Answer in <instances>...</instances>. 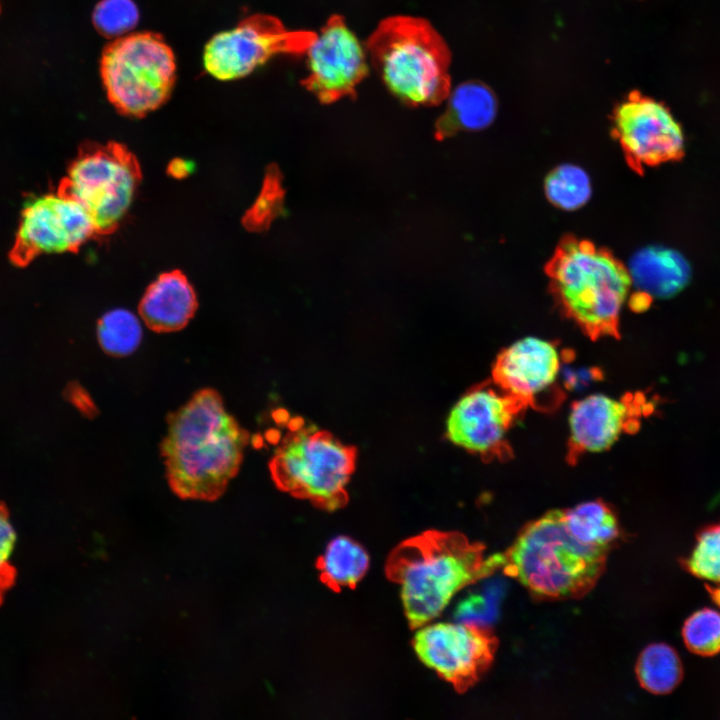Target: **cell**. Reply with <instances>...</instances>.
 Wrapping results in <instances>:
<instances>
[{"label":"cell","mask_w":720,"mask_h":720,"mask_svg":"<svg viewBox=\"0 0 720 720\" xmlns=\"http://www.w3.org/2000/svg\"><path fill=\"white\" fill-rule=\"evenodd\" d=\"M166 420L160 452L171 490L184 500H217L239 472L248 431L213 388L194 393Z\"/></svg>","instance_id":"6da1fadb"},{"label":"cell","mask_w":720,"mask_h":720,"mask_svg":"<svg viewBox=\"0 0 720 720\" xmlns=\"http://www.w3.org/2000/svg\"><path fill=\"white\" fill-rule=\"evenodd\" d=\"M501 566L502 553L485 557V546L460 532L427 530L392 550L385 573L400 586L405 615L417 629L436 618L457 592Z\"/></svg>","instance_id":"7a4b0ae2"},{"label":"cell","mask_w":720,"mask_h":720,"mask_svg":"<svg viewBox=\"0 0 720 720\" xmlns=\"http://www.w3.org/2000/svg\"><path fill=\"white\" fill-rule=\"evenodd\" d=\"M610 551L584 545L567 529L563 509L522 527L502 553V571L541 600L578 599L596 585Z\"/></svg>","instance_id":"3957f363"},{"label":"cell","mask_w":720,"mask_h":720,"mask_svg":"<svg viewBox=\"0 0 720 720\" xmlns=\"http://www.w3.org/2000/svg\"><path fill=\"white\" fill-rule=\"evenodd\" d=\"M560 311L592 340L619 337V317L632 284L608 249L567 235L545 266Z\"/></svg>","instance_id":"277c9868"},{"label":"cell","mask_w":720,"mask_h":720,"mask_svg":"<svg viewBox=\"0 0 720 720\" xmlns=\"http://www.w3.org/2000/svg\"><path fill=\"white\" fill-rule=\"evenodd\" d=\"M369 60L385 87L407 106H435L451 91L450 50L424 18L383 19L366 42Z\"/></svg>","instance_id":"5b68a950"},{"label":"cell","mask_w":720,"mask_h":720,"mask_svg":"<svg viewBox=\"0 0 720 720\" xmlns=\"http://www.w3.org/2000/svg\"><path fill=\"white\" fill-rule=\"evenodd\" d=\"M356 460L355 447L294 419L269 462V470L281 491L335 511L348 502L346 488Z\"/></svg>","instance_id":"8992f818"},{"label":"cell","mask_w":720,"mask_h":720,"mask_svg":"<svg viewBox=\"0 0 720 720\" xmlns=\"http://www.w3.org/2000/svg\"><path fill=\"white\" fill-rule=\"evenodd\" d=\"M100 71L109 101L133 117L164 104L176 79L173 51L151 32L124 35L106 45Z\"/></svg>","instance_id":"52a82bcc"},{"label":"cell","mask_w":720,"mask_h":720,"mask_svg":"<svg viewBox=\"0 0 720 720\" xmlns=\"http://www.w3.org/2000/svg\"><path fill=\"white\" fill-rule=\"evenodd\" d=\"M140 179L139 163L124 145L90 143L82 146L58 190L80 202L98 234L105 235L126 215Z\"/></svg>","instance_id":"ba28073f"},{"label":"cell","mask_w":720,"mask_h":720,"mask_svg":"<svg viewBox=\"0 0 720 720\" xmlns=\"http://www.w3.org/2000/svg\"><path fill=\"white\" fill-rule=\"evenodd\" d=\"M316 34L309 30L288 29L271 15L255 14L234 28L217 33L207 42L204 67L218 80L242 78L273 56L305 53Z\"/></svg>","instance_id":"9c48e42d"},{"label":"cell","mask_w":720,"mask_h":720,"mask_svg":"<svg viewBox=\"0 0 720 720\" xmlns=\"http://www.w3.org/2000/svg\"><path fill=\"white\" fill-rule=\"evenodd\" d=\"M417 629L418 658L459 693L474 686L494 661L499 641L486 624L440 622Z\"/></svg>","instance_id":"30bf717a"},{"label":"cell","mask_w":720,"mask_h":720,"mask_svg":"<svg viewBox=\"0 0 720 720\" xmlns=\"http://www.w3.org/2000/svg\"><path fill=\"white\" fill-rule=\"evenodd\" d=\"M526 408L493 381H486L470 388L455 403L447 418L446 437L485 461L506 460L512 456L507 435Z\"/></svg>","instance_id":"8fae6325"},{"label":"cell","mask_w":720,"mask_h":720,"mask_svg":"<svg viewBox=\"0 0 720 720\" xmlns=\"http://www.w3.org/2000/svg\"><path fill=\"white\" fill-rule=\"evenodd\" d=\"M95 235L88 210L58 190L25 203L10 258L24 266L42 254L76 251Z\"/></svg>","instance_id":"7c38bea8"},{"label":"cell","mask_w":720,"mask_h":720,"mask_svg":"<svg viewBox=\"0 0 720 720\" xmlns=\"http://www.w3.org/2000/svg\"><path fill=\"white\" fill-rule=\"evenodd\" d=\"M612 133L629 166L639 173L645 167L679 159L684 152L680 124L661 102L630 92L612 115Z\"/></svg>","instance_id":"4fadbf2b"},{"label":"cell","mask_w":720,"mask_h":720,"mask_svg":"<svg viewBox=\"0 0 720 720\" xmlns=\"http://www.w3.org/2000/svg\"><path fill=\"white\" fill-rule=\"evenodd\" d=\"M305 53L308 74L301 84L322 104L354 98L369 72L366 47L338 14L328 18Z\"/></svg>","instance_id":"5bb4252c"},{"label":"cell","mask_w":720,"mask_h":720,"mask_svg":"<svg viewBox=\"0 0 720 720\" xmlns=\"http://www.w3.org/2000/svg\"><path fill=\"white\" fill-rule=\"evenodd\" d=\"M556 346L537 337H524L504 348L492 367V381L527 407L536 408L539 397L552 392L560 371Z\"/></svg>","instance_id":"9a60e30c"},{"label":"cell","mask_w":720,"mask_h":720,"mask_svg":"<svg viewBox=\"0 0 720 720\" xmlns=\"http://www.w3.org/2000/svg\"><path fill=\"white\" fill-rule=\"evenodd\" d=\"M642 403L643 399L633 396L617 400L603 394L574 402L569 414V463H575L584 453L607 450L623 432L637 427Z\"/></svg>","instance_id":"2e32d148"},{"label":"cell","mask_w":720,"mask_h":720,"mask_svg":"<svg viewBox=\"0 0 720 720\" xmlns=\"http://www.w3.org/2000/svg\"><path fill=\"white\" fill-rule=\"evenodd\" d=\"M197 307L194 288L182 272L174 270L162 273L147 287L138 311L149 329L168 333L186 327Z\"/></svg>","instance_id":"e0dca14e"},{"label":"cell","mask_w":720,"mask_h":720,"mask_svg":"<svg viewBox=\"0 0 720 720\" xmlns=\"http://www.w3.org/2000/svg\"><path fill=\"white\" fill-rule=\"evenodd\" d=\"M443 114L435 123L434 136L438 141L460 131H477L488 127L497 113L493 91L480 81H467L448 95Z\"/></svg>","instance_id":"ac0fdd59"},{"label":"cell","mask_w":720,"mask_h":720,"mask_svg":"<svg viewBox=\"0 0 720 720\" xmlns=\"http://www.w3.org/2000/svg\"><path fill=\"white\" fill-rule=\"evenodd\" d=\"M629 273L638 291L651 299L669 297L680 291L688 282L689 266L676 251L649 247L636 253Z\"/></svg>","instance_id":"d6986e66"},{"label":"cell","mask_w":720,"mask_h":720,"mask_svg":"<svg viewBox=\"0 0 720 720\" xmlns=\"http://www.w3.org/2000/svg\"><path fill=\"white\" fill-rule=\"evenodd\" d=\"M320 580L333 591L353 588L369 567V555L356 541L338 536L326 546L317 561Z\"/></svg>","instance_id":"ffe728a7"},{"label":"cell","mask_w":720,"mask_h":720,"mask_svg":"<svg viewBox=\"0 0 720 720\" xmlns=\"http://www.w3.org/2000/svg\"><path fill=\"white\" fill-rule=\"evenodd\" d=\"M563 520L568 531L584 545L610 551L620 537L616 512L602 500L563 510Z\"/></svg>","instance_id":"44dd1931"},{"label":"cell","mask_w":720,"mask_h":720,"mask_svg":"<svg viewBox=\"0 0 720 720\" xmlns=\"http://www.w3.org/2000/svg\"><path fill=\"white\" fill-rule=\"evenodd\" d=\"M635 670L642 688L658 695L674 690L683 676L677 652L664 643L647 646L639 655Z\"/></svg>","instance_id":"7402d4cb"},{"label":"cell","mask_w":720,"mask_h":720,"mask_svg":"<svg viewBox=\"0 0 720 720\" xmlns=\"http://www.w3.org/2000/svg\"><path fill=\"white\" fill-rule=\"evenodd\" d=\"M141 324L131 311L118 308L105 313L97 323V338L102 350L113 357L132 354L142 340Z\"/></svg>","instance_id":"603a6c76"},{"label":"cell","mask_w":720,"mask_h":720,"mask_svg":"<svg viewBox=\"0 0 720 720\" xmlns=\"http://www.w3.org/2000/svg\"><path fill=\"white\" fill-rule=\"evenodd\" d=\"M544 191L554 206L568 211L582 207L592 192L588 174L571 164L554 168L544 181Z\"/></svg>","instance_id":"cb8c5ba5"},{"label":"cell","mask_w":720,"mask_h":720,"mask_svg":"<svg viewBox=\"0 0 720 720\" xmlns=\"http://www.w3.org/2000/svg\"><path fill=\"white\" fill-rule=\"evenodd\" d=\"M285 190L282 174L276 164H270L266 170L259 195L247 209L243 226L250 232H263L281 215L284 209Z\"/></svg>","instance_id":"d4e9b609"},{"label":"cell","mask_w":720,"mask_h":720,"mask_svg":"<svg viewBox=\"0 0 720 720\" xmlns=\"http://www.w3.org/2000/svg\"><path fill=\"white\" fill-rule=\"evenodd\" d=\"M682 636L687 648L701 656H713L720 652V613L701 609L684 623Z\"/></svg>","instance_id":"484cf974"},{"label":"cell","mask_w":720,"mask_h":720,"mask_svg":"<svg viewBox=\"0 0 720 720\" xmlns=\"http://www.w3.org/2000/svg\"><path fill=\"white\" fill-rule=\"evenodd\" d=\"M686 567L699 578L720 583V523L698 535Z\"/></svg>","instance_id":"4316f807"},{"label":"cell","mask_w":720,"mask_h":720,"mask_svg":"<svg viewBox=\"0 0 720 720\" xmlns=\"http://www.w3.org/2000/svg\"><path fill=\"white\" fill-rule=\"evenodd\" d=\"M139 18L132 0H102L93 12L96 29L107 37H117L132 30Z\"/></svg>","instance_id":"83f0119b"},{"label":"cell","mask_w":720,"mask_h":720,"mask_svg":"<svg viewBox=\"0 0 720 720\" xmlns=\"http://www.w3.org/2000/svg\"><path fill=\"white\" fill-rule=\"evenodd\" d=\"M16 533L6 510L0 505V600L13 579L10 560L15 548Z\"/></svg>","instance_id":"f1b7e54d"},{"label":"cell","mask_w":720,"mask_h":720,"mask_svg":"<svg viewBox=\"0 0 720 720\" xmlns=\"http://www.w3.org/2000/svg\"><path fill=\"white\" fill-rule=\"evenodd\" d=\"M192 164L183 159H174L169 163L168 173L175 178H183L191 172Z\"/></svg>","instance_id":"f546056e"},{"label":"cell","mask_w":720,"mask_h":720,"mask_svg":"<svg viewBox=\"0 0 720 720\" xmlns=\"http://www.w3.org/2000/svg\"><path fill=\"white\" fill-rule=\"evenodd\" d=\"M711 595L714 601L720 606V588L713 589Z\"/></svg>","instance_id":"4dcf8cb0"}]
</instances>
